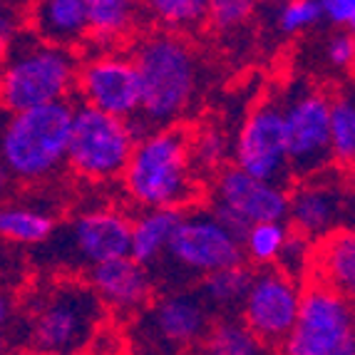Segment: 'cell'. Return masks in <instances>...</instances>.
Wrapping results in <instances>:
<instances>
[{"mask_svg":"<svg viewBox=\"0 0 355 355\" xmlns=\"http://www.w3.org/2000/svg\"><path fill=\"white\" fill-rule=\"evenodd\" d=\"M199 350L211 355H259L266 353V345L243 323L241 315L226 313L211 318Z\"/></svg>","mask_w":355,"mask_h":355,"instance_id":"24","label":"cell"},{"mask_svg":"<svg viewBox=\"0 0 355 355\" xmlns=\"http://www.w3.org/2000/svg\"><path fill=\"white\" fill-rule=\"evenodd\" d=\"M323 20L333 28H350L355 25V0H318Z\"/></svg>","mask_w":355,"mask_h":355,"instance_id":"33","label":"cell"},{"mask_svg":"<svg viewBox=\"0 0 355 355\" xmlns=\"http://www.w3.org/2000/svg\"><path fill=\"white\" fill-rule=\"evenodd\" d=\"M313 249V281L326 284L353 298L355 291V236L350 229H336L326 239L315 241Z\"/></svg>","mask_w":355,"mask_h":355,"instance_id":"19","label":"cell"},{"mask_svg":"<svg viewBox=\"0 0 355 355\" xmlns=\"http://www.w3.org/2000/svg\"><path fill=\"white\" fill-rule=\"evenodd\" d=\"M281 350L288 355H353L355 323L350 296L318 281L303 288L296 323Z\"/></svg>","mask_w":355,"mask_h":355,"instance_id":"8","label":"cell"},{"mask_svg":"<svg viewBox=\"0 0 355 355\" xmlns=\"http://www.w3.org/2000/svg\"><path fill=\"white\" fill-rule=\"evenodd\" d=\"M70 100L10 112L0 125V162L15 182H45L65 169L72 127Z\"/></svg>","mask_w":355,"mask_h":355,"instance_id":"3","label":"cell"},{"mask_svg":"<svg viewBox=\"0 0 355 355\" xmlns=\"http://www.w3.org/2000/svg\"><path fill=\"white\" fill-rule=\"evenodd\" d=\"M273 23L284 35H298L323 23V10L318 0H284L276 6Z\"/></svg>","mask_w":355,"mask_h":355,"instance_id":"29","label":"cell"},{"mask_svg":"<svg viewBox=\"0 0 355 355\" xmlns=\"http://www.w3.org/2000/svg\"><path fill=\"white\" fill-rule=\"evenodd\" d=\"M132 62L139 75L142 102L130 125L139 139L149 130L177 125L187 114L199 89V60L184 35L157 30L139 37Z\"/></svg>","mask_w":355,"mask_h":355,"instance_id":"1","label":"cell"},{"mask_svg":"<svg viewBox=\"0 0 355 355\" xmlns=\"http://www.w3.org/2000/svg\"><path fill=\"white\" fill-rule=\"evenodd\" d=\"M301 281L276 266H261L246 291L239 315L266 350H281L296 323L301 306Z\"/></svg>","mask_w":355,"mask_h":355,"instance_id":"13","label":"cell"},{"mask_svg":"<svg viewBox=\"0 0 355 355\" xmlns=\"http://www.w3.org/2000/svg\"><path fill=\"white\" fill-rule=\"evenodd\" d=\"M288 221H259L251 224L241 236L243 259L251 261V266H273L279 259V251L288 234Z\"/></svg>","mask_w":355,"mask_h":355,"instance_id":"27","label":"cell"},{"mask_svg":"<svg viewBox=\"0 0 355 355\" xmlns=\"http://www.w3.org/2000/svg\"><path fill=\"white\" fill-rule=\"evenodd\" d=\"M6 348H8V340L3 336V328H0V353H6Z\"/></svg>","mask_w":355,"mask_h":355,"instance_id":"37","label":"cell"},{"mask_svg":"<svg viewBox=\"0 0 355 355\" xmlns=\"http://www.w3.org/2000/svg\"><path fill=\"white\" fill-rule=\"evenodd\" d=\"M12 184H15V177H12V172L8 169L3 162H0V199L8 194V191L12 189Z\"/></svg>","mask_w":355,"mask_h":355,"instance_id":"36","label":"cell"},{"mask_svg":"<svg viewBox=\"0 0 355 355\" xmlns=\"http://www.w3.org/2000/svg\"><path fill=\"white\" fill-rule=\"evenodd\" d=\"M281 112H284L291 177L303 179L331 166L333 157L328 139L331 97L315 87L298 85L286 97V102H281Z\"/></svg>","mask_w":355,"mask_h":355,"instance_id":"12","label":"cell"},{"mask_svg":"<svg viewBox=\"0 0 355 355\" xmlns=\"http://www.w3.org/2000/svg\"><path fill=\"white\" fill-rule=\"evenodd\" d=\"M30 30L42 42L62 48H80L89 35L85 0H33Z\"/></svg>","mask_w":355,"mask_h":355,"instance_id":"18","label":"cell"},{"mask_svg":"<svg viewBox=\"0 0 355 355\" xmlns=\"http://www.w3.org/2000/svg\"><path fill=\"white\" fill-rule=\"evenodd\" d=\"M125 189L139 207L187 209L199 194V174L189 154V135L177 125L144 132L127 162Z\"/></svg>","mask_w":355,"mask_h":355,"instance_id":"2","label":"cell"},{"mask_svg":"<svg viewBox=\"0 0 355 355\" xmlns=\"http://www.w3.org/2000/svg\"><path fill=\"white\" fill-rule=\"evenodd\" d=\"M182 209L144 207L139 216L130 219V256L147 268L157 266L177 226Z\"/></svg>","mask_w":355,"mask_h":355,"instance_id":"21","label":"cell"},{"mask_svg":"<svg viewBox=\"0 0 355 355\" xmlns=\"http://www.w3.org/2000/svg\"><path fill=\"white\" fill-rule=\"evenodd\" d=\"M326 60L336 70H350L355 60V40L350 28H336L326 42Z\"/></svg>","mask_w":355,"mask_h":355,"instance_id":"32","label":"cell"},{"mask_svg":"<svg viewBox=\"0 0 355 355\" xmlns=\"http://www.w3.org/2000/svg\"><path fill=\"white\" fill-rule=\"evenodd\" d=\"M135 142L137 132L130 119L107 114L83 102L72 110L65 166L87 182H112L125 172Z\"/></svg>","mask_w":355,"mask_h":355,"instance_id":"7","label":"cell"},{"mask_svg":"<svg viewBox=\"0 0 355 355\" xmlns=\"http://www.w3.org/2000/svg\"><path fill=\"white\" fill-rule=\"evenodd\" d=\"M8 62L0 72V105L8 112L48 102L70 100L75 95L80 55L53 42H12Z\"/></svg>","mask_w":355,"mask_h":355,"instance_id":"5","label":"cell"},{"mask_svg":"<svg viewBox=\"0 0 355 355\" xmlns=\"http://www.w3.org/2000/svg\"><path fill=\"white\" fill-rule=\"evenodd\" d=\"M229 137L221 130H216V127L202 130L194 139H189V154L196 174H202L204 169L207 172H219L221 166L226 164V159H229Z\"/></svg>","mask_w":355,"mask_h":355,"instance_id":"28","label":"cell"},{"mask_svg":"<svg viewBox=\"0 0 355 355\" xmlns=\"http://www.w3.org/2000/svg\"><path fill=\"white\" fill-rule=\"evenodd\" d=\"M313 249H315V241H311L308 236L298 234V231L288 229L286 234V241L279 251V259L273 266L281 268L284 273H288L291 279H306L308 273H311V266H313Z\"/></svg>","mask_w":355,"mask_h":355,"instance_id":"30","label":"cell"},{"mask_svg":"<svg viewBox=\"0 0 355 355\" xmlns=\"http://www.w3.org/2000/svg\"><path fill=\"white\" fill-rule=\"evenodd\" d=\"M338 169L331 164L323 172L298 179L296 187L288 191L286 221L291 229L308 236L311 241H320L340 229L345 221V211L350 209L348 184Z\"/></svg>","mask_w":355,"mask_h":355,"instance_id":"15","label":"cell"},{"mask_svg":"<svg viewBox=\"0 0 355 355\" xmlns=\"http://www.w3.org/2000/svg\"><path fill=\"white\" fill-rule=\"evenodd\" d=\"M142 8L157 28L177 35L196 33L207 25V0H142Z\"/></svg>","mask_w":355,"mask_h":355,"instance_id":"25","label":"cell"},{"mask_svg":"<svg viewBox=\"0 0 355 355\" xmlns=\"http://www.w3.org/2000/svg\"><path fill=\"white\" fill-rule=\"evenodd\" d=\"M231 154H234V164L239 169L254 174L263 182L281 184V187H288V182H293L288 149H286L281 102L271 100L256 107L239 130Z\"/></svg>","mask_w":355,"mask_h":355,"instance_id":"14","label":"cell"},{"mask_svg":"<svg viewBox=\"0 0 355 355\" xmlns=\"http://www.w3.org/2000/svg\"><path fill=\"white\" fill-rule=\"evenodd\" d=\"M266 3H273V6H279V3H284V0H266Z\"/></svg>","mask_w":355,"mask_h":355,"instance_id":"38","label":"cell"},{"mask_svg":"<svg viewBox=\"0 0 355 355\" xmlns=\"http://www.w3.org/2000/svg\"><path fill=\"white\" fill-rule=\"evenodd\" d=\"M75 92L80 95V102L107 114L122 119L137 117L142 89L132 55L100 53L87 62H80Z\"/></svg>","mask_w":355,"mask_h":355,"instance_id":"16","label":"cell"},{"mask_svg":"<svg viewBox=\"0 0 355 355\" xmlns=\"http://www.w3.org/2000/svg\"><path fill=\"white\" fill-rule=\"evenodd\" d=\"M107 308L92 286L83 279L67 276L42 286L28 313V348L37 353H80L89 348Z\"/></svg>","mask_w":355,"mask_h":355,"instance_id":"4","label":"cell"},{"mask_svg":"<svg viewBox=\"0 0 355 355\" xmlns=\"http://www.w3.org/2000/svg\"><path fill=\"white\" fill-rule=\"evenodd\" d=\"M251 279H254V268L246 266L243 261H239V263H231V266L204 273L199 279L196 291H199V296L204 298V303H207L214 315L239 313Z\"/></svg>","mask_w":355,"mask_h":355,"instance_id":"22","label":"cell"},{"mask_svg":"<svg viewBox=\"0 0 355 355\" xmlns=\"http://www.w3.org/2000/svg\"><path fill=\"white\" fill-rule=\"evenodd\" d=\"M15 40H18V15L0 3V58L10 50Z\"/></svg>","mask_w":355,"mask_h":355,"instance_id":"34","label":"cell"},{"mask_svg":"<svg viewBox=\"0 0 355 355\" xmlns=\"http://www.w3.org/2000/svg\"><path fill=\"white\" fill-rule=\"evenodd\" d=\"M85 8L89 23L87 40L102 50L127 40L144 18L142 0H85Z\"/></svg>","mask_w":355,"mask_h":355,"instance_id":"20","label":"cell"},{"mask_svg":"<svg viewBox=\"0 0 355 355\" xmlns=\"http://www.w3.org/2000/svg\"><path fill=\"white\" fill-rule=\"evenodd\" d=\"M328 139L336 166H350L355 159V100L350 92L331 97L328 112Z\"/></svg>","mask_w":355,"mask_h":355,"instance_id":"26","label":"cell"},{"mask_svg":"<svg viewBox=\"0 0 355 355\" xmlns=\"http://www.w3.org/2000/svg\"><path fill=\"white\" fill-rule=\"evenodd\" d=\"M12 318V301L8 298V293L0 288V328H6Z\"/></svg>","mask_w":355,"mask_h":355,"instance_id":"35","label":"cell"},{"mask_svg":"<svg viewBox=\"0 0 355 355\" xmlns=\"http://www.w3.org/2000/svg\"><path fill=\"white\" fill-rule=\"evenodd\" d=\"M58 226V216L30 204H0V239L23 246H40Z\"/></svg>","mask_w":355,"mask_h":355,"instance_id":"23","label":"cell"},{"mask_svg":"<svg viewBox=\"0 0 355 355\" xmlns=\"http://www.w3.org/2000/svg\"><path fill=\"white\" fill-rule=\"evenodd\" d=\"M40 246L53 263L89 271L95 263L130 254V216L117 209L83 211L62 229L55 226Z\"/></svg>","mask_w":355,"mask_h":355,"instance_id":"10","label":"cell"},{"mask_svg":"<svg viewBox=\"0 0 355 355\" xmlns=\"http://www.w3.org/2000/svg\"><path fill=\"white\" fill-rule=\"evenodd\" d=\"M243 261L241 239L231 234L211 209H182L164 256L152 268L154 279H172V288L182 281H199L204 273Z\"/></svg>","mask_w":355,"mask_h":355,"instance_id":"6","label":"cell"},{"mask_svg":"<svg viewBox=\"0 0 355 355\" xmlns=\"http://www.w3.org/2000/svg\"><path fill=\"white\" fill-rule=\"evenodd\" d=\"M214 216L239 239L251 224L259 221H284L288 209V187L263 182L243 172L236 164L221 166L211 187Z\"/></svg>","mask_w":355,"mask_h":355,"instance_id":"11","label":"cell"},{"mask_svg":"<svg viewBox=\"0 0 355 355\" xmlns=\"http://www.w3.org/2000/svg\"><path fill=\"white\" fill-rule=\"evenodd\" d=\"M214 313L196 288H172L135 315L137 350L182 353L202 345Z\"/></svg>","mask_w":355,"mask_h":355,"instance_id":"9","label":"cell"},{"mask_svg":"<svg viewBox=\"0 0 355 355\" xmlns=\"http://www.w3.org/2000/svg\"><path fill=\"white\" fill-rule=\"evenodd\" d=\"M259 0H207V23L219 33H231L249 23Z\"/></svg>","mask_w":355,"mask_h":355,"instance_id":"31","label":"cell"},{"mask_svg":"<svg viewBox=\"0 0 355 355\" xmlns=\"http://www.w3.org/2000/svg\"><path fill=\"white\" fill-rule=\"evenodd\" d=\"M87 284L92 286L102 306L119 318H135L157 291L152 268L135 261L130 254L95 263L87 271Z\"/></svg>","mask_w":355,"mask_h":355,"instance_id":"17","label":"cell"}]
</instances>
